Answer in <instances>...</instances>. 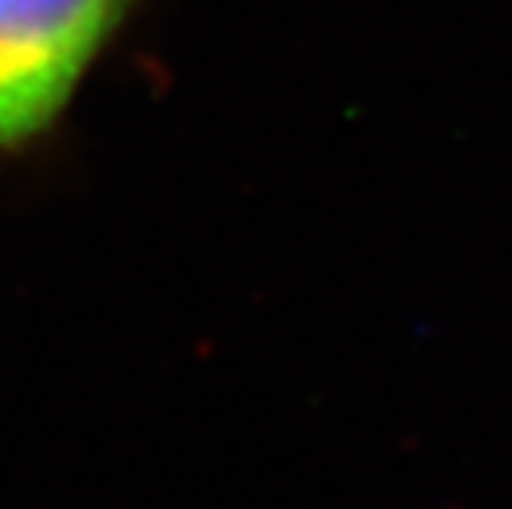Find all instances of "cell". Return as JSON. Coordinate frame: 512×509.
<instances>
[{
	"instance_id": "cell-1",
	"label": "cell",
	"mask_w": 512,
	"mask_h": 509,
	"mask_svg": "<svg viewBox=\"0 0 512 509\" xmlns=\"http://www.w3.org/2000/svg\"><path fill=\"white\" fill-rule=\"evenodd\" d=\"M139 0H0V166L40 149Z\"/></svg>"
}]
</instances>
